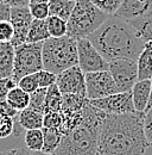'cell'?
I'll return each mask as SVG.
<instances>
[{"instance_id":"obj_1","label":"cell","mask_w":152,"mask_h":155,"mask_svg":"<svg viewBox=\"0 0 152 155\" xmlns=\"http://www.w3.org/2000/svg\"><path fill=\"white\" fill-rule=\"evenodd\" d=\"M145 112L108 115L102 120L96 155H144L151 146L144 134Z\"/></svg>"},{"instance_id":"obj_2","label":"cell","mask_w":152,"mask_h":155,"mask_svg":"<svg viewBox=\"0 0 152 155\" xmlns=\"http://www.w3.org/2000/svg\"><path fill=\"white\" fill-rule=\"evenodd\" d=\"M88 39L108 62L120 58L137 61L145 44L130 21L116 16H109Z\"/></svg>"},{"instance_id":"obj_3","label":"cell","mask_w":152,"mask_h":155,"mask_svg":"<svg viewBox=\"0 0 152 155\" xmlns=\"http://www.w3.org/2000/svg\"><path fill=\"white\" fill-rule=\"evenodd\" d=\"M106 114L90 103L83 110L82 122L64 134L52 155H96L99 134Z\"/></svg>"},{"instance_id":"obj_4","label":"cell","mask_w":152,"mask_h":155,"mask_svg":"<svg viewBox=\"0 0 152 155\" xmlns=\"http://www.w3.org/2000/svg\"><path fill=\"white\" fill-rule=\"evenodd\" d=\"M42 53L44 69L56 75L78 64L77 41L69 36L50 37L44 41Z\"/></svg>"},{"instance_id":"obj_5","label":"cell","mask_w":152,"mask_h":155,"mask_svg":"<svg viewBox=\"0 0 152 155\" xmlns=\"http://www.w3.org/2000/svg\"><path fill=\"white\" fill-rule=\"evenodd\" d=\"M109 16L99 10L90 0H77L70 18L68 19L67 36L75 38H88Z\"/></svg>"},{"instance_id":"obj_6","label":"cell","mask_w":152,"mask_h":155,"mask_svg":"<svg viewBox=\"0 0 152 155\" xmlns=\"http://www.w3.org/2000/svg\"><path fill=\"white\" fill-rule=\"evenodd\" d=\"M14 67L12 78L17 81L25 75L35 74L44 69L43 67V42L24 43L14 47Z\"/></svg>"},{"instance_id":"obj_7","label":"cell","mask_w":152,"mask_h":155,"mask_svg":"<svg viewBox=\"0 0 152 155\" xmlns=\"http://www.w3.org/2000/svg\"><path fill=\"white\" fill-rule=\"evenodd\" d=\"M119 88V92H131L138 79V62L130 58H120L109 62L108 69Z\"/></svg>"},{"instance_id":"obj_8","label":"cell","mask_w":152,"mask_h":155,"mask_svg":"<svg viewBox=\"0 0 152 155\" xmlns=\"http://www.w3.org/2000/svg\"><path fill=\"white\" fill-rule=\"evenodd\" d=\"M77 54L78 66L84 73L109 69V62L100 54V51L88 38L77 41Z\"/></svg>"},{"instance_id":"obj_9","label":"cell","mask_w":152,"mask_h":155,"mask_svg":"<svg viewBox=\"0 0 152 155\" xmlns=\"http://www.w3.org/2000/svg\"><path fill=\"white\" fill-rule=\"evenodd\" d=\"M86 90L89 100L107 97L119 92L109 71L86 73Z\"/></svg>"},{"instance_id":"obj_10","label":"cell","mask_w":152,"mask_h":155,"mask_svg":"<svg viewBox=\"0 0 152 155\" xmlns=\"http://www.w3.org/2000/svg\"><path fill=\"white\" fill-rule=\"evenodd\" d=\"M90 104L108 115H126L135 112L131 92H118L107 97L90 100Z\"/></svg>"},{"instance_id":"obj_11","label":"cell","mask_w":152,"mask_h":155,"mask_svg":"<svg viewBox=\"0 0 152 155\" xmlns=\"http://www.w3.org/2000/svg\"><path fill=\"white\" fill-rule=\"evenodd\" d=\"M56 85L62 94H81L87 97L86 73L78 64L59 73L57 75Z\"/></svg>"},{"instance_id":"obj_12","label":"cell","mask_w":152,"mask_h":155,"mask_svg":"<svg viewBox=\"0 0 152 155\" xmlns=\"http://www.w3.org/2000/svg\"><path fill=\"white\" fill-rule=\"evenodd\" d=\"M33 17L29 10V6L26 7H12L11 10V21L14 29V36L12 39V44L14 47L26 43L29 29L31 26V23Z\"/></svg>"},{"instance_id":"obj_13","label":"cell","mask_w":152,"mask_h":155,"mask_svg":"<svg viewBox=\"0 0 152 155\" xmlns=\"http://www.w3.org/2000/svg\"><path fill=\"white\" fill-rule=\"evenodd\" d=\"M114 16L127 21L150 17L152 16V0H122Z\"/></svg>"},{"instance_id":"obj_14","label":"cell","mask_w":152,"mask_h":155,"mask_svg":"<svg viewBox=\"0 0 152 155\" xmlns=\"http://www.w3.org/2000/svg\"><path fill=\"white\" fill-rule=\"evenodd\" d=\"M131 93L135 111L145 112L151 93V80H138L133 86Z\"/></svg>"},{"instance_id":"obj_15","label":"cell","mask_w":152,"mask_h":155,"mask_svg":"<svg viewBox=\"0 0 152 155\" xmlns=\"http://www.w3.org/2000/svg\"><path fill=\"white\" fill-rule=\"evenodd\" d=\"M14 45L0 42V79L11 78L14 67Z\"/></svg>"},{"instance_id":"obj_16","label":"cell","mask_w":152,"mask_h":155,"mask_svg":"<svg viewBox=\"0 0 152 155\" xmlns=\"http://www.w3.org/2000/svg\"><path fill=\"white\" fill-rule=\"evenodd\" d=\"M138 62V79L151 80L152 79V42H145L144 49L140 53Z\"/></svg>"},{"instance_id":"obj_17","label":"cell","mask_w":152,"mask_h":155,"mask_svg":"<svg viewBox=\"0 0 152 155\" xmlns=\"http://www.w3.org/2000/svg\"><path fill=\"white\" fill-rule=\"evenodd\" d=\"M19 124L25 130H32V129H43L44 123V114L36 111L31 107H27L23 111H20L18 115Z\"/></svg>"},{"instance_id":"obj_18","label":"cell","mask_w":152,"mask_h":155,"mask_svg":"<svg viewBox=\"0 0 152 155\" xmlns=\"http://www.w3.org/2000/svg\"><path fill=\"white\" fill-rule=\"evenodd\" d=\"M75 4L76 1H71V0H50L49 2L50 16L59 17L68 21L73 13Z\"/></svg>"},{"instance_id":"obj_19","label":"cell","mask_w":152,"mask_h":155,"mask_svg":"<svg viewBox=\"0 0 152 155\" xmlns=\"http://www.w3.org/2000/svg\"><path fill=\"white\" fill-rule=\"evenodd\" d=\"M48 38H50V34H49V30H48L46 19L32 20L31 26L29 29L26 42H29V43H39V42L46 41Z\"/></svg>"},{"instance_id":"obj_20","label":"cell","mask_w":152,"mask_h":155,"mask_svg":"<svg viewBox=\"0 0 152 155\" xmlns=\"http://www.w3.org/2000/svg\"><path fill=\"white\" fill-rule=\"evenodd\" d=\"M42 130L44 136V146L42 152L48 154H54L62 141L63 133L59 129H52V128H43Z\"/></svg>"},{"instance_id":"obj_21","label":"cell","mask_w":152,"mask_h":155,"mask_svg":"<svg viewBox=\"0 0 152 155\" xmlns=\"http://www.w3.org/2000/svg\"><path fill=\"white\" fill-rule=\"evenodd\" d=\"M63 103V94L59 91L56 84L48 87L46 91V98H45V106H44V114L46 112H61Z\"/></svg>"},{"instance_id":"obj_22","label":"cell","mask_w":152,"mask_h":155,"mask_svg":"<svg viewBox=\"0 0 152 155\" xmlns=\"http://www.w3.org/2000/svg\"><path fill=\"white\" fill-rule=\"evenodd\" d=\"M6 100L8 101V104L13 109H16L17 111L20 112V111L29 107V105H30V93L25 92L24 90H21L20 87L17 86V87H14L10 91Z\"/></svg>"},{"instance_id":"obj_23","label":"cell","mask_w":152,"mask_h":155,"mask_svg":"<svg viewBox=\"0 0 152 155\" xmlns=\"http://www.w3.org/2000/svg\"><path fill=\"white\" fill-rule=\"evenodd\" d=\"M90 100L86 96L81 94H63V103L61 111H70V112H78L82 111Z\"/></svg>"},{"instance_id":"obj_24","label":"cell","mask_w":152,"mask_h":155,"mask_svg":"<svg viewBox=\"0 0 152 155\" xmlns=\"http://www.w3.org/2000/svg\"><path fill=\"white\" fill-rule=\"evenodd\" d=\"M25 147L30 152H42L44 146V136L42 129L26 130L24 133Z\"/></svg>"},{"instance_id":"obj_25","label":"cell","mask_w":152,"mask_h":155,"mask_svg":"<svg viewBox=\"0 0 152 155\" xmlns=\"http://www.w3.org/2000/svg\"><path fill=\"white\" fill-rule=\"evenodd\" d=\"M46 25H48L50 37L58 38V37L67 36V31H68L67 20L62 19L59 17H55V16H49L46 18Z\"/></svg>"},{"instance_id":"obj_26","label":"cell","mask_w":152,"mask_h":155,"mask_svg":"<svg viewBox=\"0 0 152 155\" xmlns=\"http://www.w3.org/2000/svg\"><path fill=\"white\" fill-rule=\"evenodd\" d=\"M144 42H152V16L130 21Z\"/></svg>"},{"instance_id":"obj_27","label":"cell","mask_w":152,"mask_h":155,"mask_svg":"<svg viewBox=\"0 0 152 155\" xmlns=\"http://www.w3.org/2000/svg\"><path fill=\"white\" fill-rule=\"evenodd\" d=\"M46 91H48V88L39 87L35 92H32L30 94V105H29V107H31V109H33L36 111H39L42 114H44Z\"/></svg>"},{"instance_id":"obj_28","label":"cell","mask_w":152,"mask_h":155,"mask_svg":"<svg viewBox=\"0 0 152 155\" xmlns=\"http://www.w3.org/2000/svg\"><path fill=\"white\" fill-rule=\"evenodd\" d=\"M95 6L108 16H114L119 10L122 0H90Z\"/></svg>"},{"instance_id":"obj_29","label":"cell","mask_w":152,"mask_h":155,"mask_svg":"<svg viewBox=\"0 0 152 155\" xmlns=\"http://www.w3.org/2000/svg\"><path fill=\"white\" fill-rule=\"evenodd\" d=\"M14 131V118L0 114V140L13 135Z\"/></svg>"},{"instance_id":"obj_30","label":"cell","mask_w":152,"mask_h":155,"mask_svg":"<svg viewBox=\"0 0 152 155\" xmlns=\"http://www.w3.org/2000/svg\"><path fill=\"white\" fill-rule=\"evenodd\" d=\"M18 87H20L21 90H24L25 92H27L30 94L32 92H35L37 88H39L36 73L35 74H29V75H25V77L21 78L18 81Z\"/></svg>"},{"instance_id":"obj_31","label":"cell","mask_w":152,"mask_h":155,"mask_svg":"<svg viewBox=\"0 0 152 155\" xmlns=\"http://www.w3.org/2000/svg\"><path fill=\"white\" fill-rule=\"evenodd\" d=\"M37 75V80H38V85L39 87H43V88H48L52 85L56 84V80H57V75L46 71V69H42L36 73Z\"/></svg>"},{"instance_id":"obj_32","label":"cell","mask_w":152,"mask_h":155,"mask_svg":"<svg viewBox=\"0 0 152 155\" xmlns=\"http://www.w3.org/2000/svg\"><path fill=\"white\" fill-rule=\"evenodd\" d=\"M29 10L33 17V19H46L50 16L49 4H30Z\"/></svg>"},{"instance_id":"obj_33","label":"cell","mask_w":152,"mask_h":155,"mask_svg":"<svg viewBox=\"0 0 152 155\" xmlns=\"http://www.w3.org/2000/svg\"><path fill=\"white\" fill-rule=\"evenodd\" d=\"M14 36V29L11 20L0 21V42L11 43Z\"/></svg>"},{"instance_id":"obj_34","label":"cell","mask_w":152,"mask_h":155,"mask_svg":"<svg viewBox=\"0 0 152 155\" xmlns=\"http://www.w3.org/2000/svg\"><path fill=\"white\" fill-rule=\"evenodd\" d=\"M62 127V115L61 112H46L44 114V123L43 128H52V129H59Z\"/></svg>"},{"instance_id":"obj_35","label":"cell","mask_w":152,"mask_h":155,"mask_svg":"<svg viewBox=\"0 0 152 155\" xmlns=\"http://www.w3.org/2000/svg\"><path fill=\"white\" fill-rule=\"evenodd\" d=\"M18 84L13 78H2L0 79V101L6 100L10 91L14 87H17Z\"/></svg>"},{"instance_id":"obj_36","label":"cell","mask_w":152,"mask_h":155,"mask_svg":"<svg viewBox=\"0 0 152 155\" xmlns=\"http://www.w3.org/2000/svg\"><path fill=\"white\" fill-rule=\"evenodd\" d=\"M144 134L146 136V140L152 146V107L145 112L144 117Z\"/></svg>"},{"instance_id":"obj_37","label":"cell","mask_w":152,"mask_h":155,"mask_svg":"<svg viewBox=\"0 0 152 155\" xmlns=\"http://www.w3.org/2000/svg\"><path fill=\"white\" fill-rule=\"evenodd\" d=\"M0 114L1 115H5V116L12 117V118H16L19 115V111H17L16 109H13L7 100H1L0 101Z\"/></svg>"},{"instance_id":"obj_38","label":"cell","mask_w":152,"mask_h":155,"mask_svg":"<svg viewBox=\"0 0 152 155\" xmlns=\"http://www.w3.org/2000/svg\"><path fill=\"white\" fill-rule=\"evenodd\" d=\"M0 155H32V153L26 148H12V149H6V150H0Z\"/></svg>"},{"instance_id":"obj_39","label":"cell","mask_w":152,"mask_h":155,"mask_svg":"<svg viewBox=\"0 0 152 155\" xmlns=\"http://www.w3.org/2000/svg\"><path fill=\"white\" fill-rule=\"evenodd\" d=\"M11 10H12V7L10 5L0 1V21L1 20H11Z\"/></svg>"},{"instance_id":"obj_40","label":"cell","mask_w":152,"mask_h":155,"mask_svg":"<svg viewBox=\"0 0 152 155\" xmlns=\"http://www.w3.org/2000/svg\"><path fill=\"white\" fill-rule=\"evenodd\" d=\"M0 1L10 5L11 7H26L30 5V0H0Z\"/></svg>"},{"instance_id":"obj_41","label":"cell","mask_w":152,"mask_h":155,"mask_svg":"<svg viewBox=\"0 0 152 155\" xmlns=\"http://www.w3.org/2000/svg\"><path fill=\"white\" fill-rule=\"evenodd\" d=\"M50 0H30V4H49Z\"/></svg>"},{"instance_id":"obj_42","label":"cell","mask_w":152,"mask_h":155,"mask_svg":"<svg viewBox=\"0 0 152 155\" xmlns=\"http://www.w3.org/2000/svg\"><path fill=\"white\" fill-rule=\"evenodd\" d=\"M152 107V79H151V93H150V99H149V104H147V107H146V111L150 110ZM145 111V112H146Z\"/></svg>"},{"instance_id":"obj_43","label":"cell","mask_w":152,"mask_h":155,"mask_svg":"<svg viewBox=\"0 0 152 155\" xmlns=\"http://www.w3.org/2000/svg\"><path fill=\"white\" fill-rule=\"evenodd\" d=\"M32 155H52V154H48V153H44V152H31Z\"/></svg>"},{"instance_id":"obj_44","label":"cell","mask_w":152,"mask_h":155,"mask_svg":"<svg viewBox=\"0 0 152 155\" xmlns=\"http://www.w3.org/2000/svg\"><path fill=\"white\" fill-rule=\"evenodd\" d=\"M71 1H77V0H71Z\"/></svg>"}]
</instances>
